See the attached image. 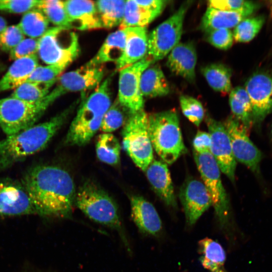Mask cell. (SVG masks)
<instances>
[{
	"label": "cell",
	"instance_id": "1",
	"mask_svg": "<svg viewBox=\"0 0 272 272\" xmlns=\"http://www.w3.org/2000/svg\"><path fill=\"white\" fill-rule=\"evenodd\" d=\"M22 184L32 200L36 214L72 218L77 191L74 180L66 170L56 166H37L25 174Z\"/></svg>",
	"mask_w": 272,
	"mask_h": 272
},
{
	"label": "cell",
	"instance_id": "2",
	"mask_svg": "<svg viewBox=\"0 0 272 272\" xmlns=\"http://www.w3.org/2000/svg\"><path fill=\"white\" fill-rule=\"evenodd\" d=\"M75 108L73 104L49 120L34 125L0 142V169H5L44 149Z\"/></svg>",
	"mask_w": 272,
	"mask_h": 272
},
{
	"label": "cell",
	"instance_id": "3",
	"mask_svg": "<svg viewBox=\"0 0 272 272\" xmlns=\"http://www.w3.org/2000/svg\"><path fill=\"white\" fill-rule=\"evenodd\" d=\"M107 78L84 101L70 126L64 144L83 146L100 129L106 112L111 105L110 85Z\"/></svg>",
	"mask_w": 272,
	"mask_h": 272
},
{
	"label": "cell",
	"instance_id": "4",
	"mask_svg": "<svg viewBox=\"0 0 272 272\" xmlns=\"http://www.w3.org/2000/svg\"><path fill=\"white\" fill-rule=\"evenodd\" d=\"M148 128L153 149L167 164L186 151L177 112L168 110L148 115Z\"/></svg>",
	"mask_w": 272,
	"mask_h": 272
},
{
	"label": "cell",
	"instance_id": "5",
	"mask_svg": "<svg viewBox=\"0 0 272 272\" xmlns=\"http://www.w3.org/2000/svg\"><path fill=\"white\" fill-rule=\"evenodd\" d=\"M75 206L91 220L116 230L129 250L117 206L105 190L92 181L85 182L77 191Z\"/></svg>",
	"mask_w": 272,
	"mask_h": 272
},
{
	"label": "cell",
	"instance_id": "6",
	"mask_svg": "<svg viewBox=\"0 0 272 272\" xmlns=\"http://www.w3.org/2000/svg\"><path fill=\"white\" fill-rule=\"evenodd\" d=\"M193 157L202 182L210 195L219 225L222 229L233 235L235 226L232 221L229 198L222 184L217 163L210 152L200 154L193 151Z\"/></svg>",
	"mask_w": 272,
	"mask_h": 272
},
{
	"label": "cell",
	"instance_id": "7",
	"mask_svg": "<svg viewBox=\"0 0 272 272\" xmlns=\"http://www.w3.org/2000/svg\"><path fill=\"white\" fill-rule=\"evenodd\" d=\"M80 46L77 34L71 29L54 27L39 38L38 54L47 65L66 68L79 56Z\"/></svg>",
	"mask_w": 272,
	"mask_h": 272
},
{
	"label": "cell",
	"instance_id": "8",
	"mask_svg": "<svg viewBox=\"0 0 272 272\" xmlns=\"http://www.w3.org/2000/svg\"><path fill=\"white\" fill-rule=\"evenodd\" d=\"M148 117V114L144 109L131 114L122 131L123 149L134 164L143 171L154 160Z\"/></svg>",
	"mask_w": 272,
	"mask_h": 272
},
{
	"label": "cell",
	"instance_id": "9",
	"mask_svg": "<svg viewBox=\"0 0 272 272\" xmlns=\"http://www.w3.org/2000/svg\"><path fill=\"white\" fill-rule=\"evenodd\" d=\"M50 105L45 97L28 102L10 97L0 99V126L10 136L34 125Z\"/></svg>",
	"mask_w": 272,
	"mask_h": 272
},
{
	"label": "cell",
	"instance_id": "10",
	"mask_svg": "<svg viewBox=\"0 0 272 272\" xmlns=\"http://www.w3.org/2000/svg\"><path fill=\"white\" fill-rule=\"evenodd\" d=\"M189 6V3L182 4L175 13L148 35L147 55L154 62L163 59L179 43Z\"/></svg>",
	"mask_w": 272,
	"mask_h": 272
},
{
	"label": "cell",
	"instance_id": "11",
	"mask_svg": "<svg viewBox=\"0 0 272 272\" xmlns=\"http://www.w3.org/2000/svg\"><path fill=\"white\" fill-rule=\"evenodd\" d=\"M105 71L102 65L85 64L78 69L61 75L57 79L55 87L49 91L45 98L52 104L66 93L96 89L102 83Z\"/></svg>",
	"mask_w": 272,
	"mask_h": 272
},
{
	"label": "cell",
	"instance_id": "12",
	"mask_svg": "<svg viewBox=\"0 0 272 272\" xmlns=\"http://www.w3.org/2000/svg\"><path fill=\"white\" fill-rule=\"evenodd\" d=\"M154 62L147 55L119 70L117 99L131 114L144 109V97L140 90L141 77L144 71Z\"/></svg>",
	"mask_w": 272,
	"mask_h": 272
},
{
	"label": "cell",
	"instance_id": "13",
	"mask_svg": "<svg viewBox=\"0 0 272 272\" xmlns=\"http://www.w3.org/2000/svg\"><path fill=\"white\" fill-rule=\"evenodd\" d=\"M223 123L229 135L236 161L258 174L262 154L250 140L248 130L233 115L228 117Z\"/></svg>",
	"mask_w": 272,
	"mask_h": 272
},
{
	"label": "cell",
	"instance_id": "14",
	"mask_svg": "<svg viewBox=\"0 0 272 272\" xmlns=\"http://www.w3.org/2000/svg\"><path fill=\"white\" fill-rule=\"evenodd\" d=\"M206 122L211 139L210 153L217 163L221 171L231 181L234 182L236 161L224 123L211 117L207 118Z\"/></svg>",
	"mask_w": 272,
	"mask_h": 272
},
{
	"label": "cell",
	"instance_id": "15",
	"mask_svg": "<svg viewBox=\"0 0 272 272\" xmlns=\"http://www.w3.org/2000/svg\"><path fill=\"white\" fill-rule=\"evenodd\" d=\"M179 198L183 208L187 224L192 226L212 206L210 195L203 183L190 178L181 186Z\"/></svg>",
	"mask_w": 272,
	"mask_h": 272
},
{
	"label": "cell",
	"instance_id": "16",
	"mask_svg": "<svg viewBox=\"0 0 272 272\" xmlns=\"http://www.w3.org/2000/svg\"><path fill=\"white\" fill-rule=\"evenodd\" d=\"M244 88L252 106L253 124H259L272 112V77L254 74L247 80Z\"/></svg>",
	"mask_w": 272,
	"mask_h": 272
},
{
	"label": "cell",
	"instance_id": "17",
	"mask_svg": "<svg viewBox=\"0 0 272 272\" xmlns=\"http://www.w3.org/2000/svg\"><path fill=\"white\" fill-rule=\"evenodd\" d=\"M36 214L32 200L23 184L0 181V215Z\"/></svg>",
	"mask_w": 272,
	"mask_h": 272
},
{
	"label": "cell",
	"instance_id": "18",
	"mask_svg": "<svg viewBox=\"0 0 272 272\" xmlns=\"http://www.w3.org/2000/svg\"><path fill=\"white\" fill-rule=\"evenodd\" d=\"M130 204L132 219L141 232L158 235L162 229V223L154 206L139 195L130 196Z\"/></svg>",
	"mask_w": 272,
	"mask_h": 272
},
{
	"label": "cell",
	"instance_id": "19",
	"mask_svg": "<svg viewBox=\"0 0 272 272\" xmlns=\"http://www.w3.org/2000/svg\"><path fill=\"white\" fill-rule=\"evenodd\" d=\"M145 172L157 196L167 206L176 209L177 202L168 165L153 160Z\"/></svg>",
	"mask_w": 272,
	"mask_h": 272
},
{
	"label": "cell",
	"instance_id": "20",
	"mask_svg": "<svg viewBox=\"0 0 272 272\" xmlns=\"http://www.w3.org/2000/svg\"><path fill=\"white\" fill-rule=\"evenodd\" d=\"M64 4L71 29L86 31L102 28L95 2L69 0Z\"/></svg>",
	"mask_w": 272,
	"mask_h": 272
},
{
	"label": "cell",
	"instance_id": "21",
	"mask_svg": "<svg viewBox=\"0 0 272 272\" xmlns=\"http://www.w3.org/2000/svg\"><path fill=\"white\" fill-rule=\"evenodd\" d=\"M197 55L191 42H179L168 54L166 65L176 75L193 82L195 78Z\"/></svg>",
	"mask_w": 272,
	"mask_h": 272
},
{
	"label": "cell",
	"instance_id": "22",
	"mask_svg": "<svg viewBox=\"0 0 272 272\" xmlns=\"http://www.w3.org/2000/svg\"><path fill=\"white\" fill-rule=\"evenodd\" d=\"M126 41L124 52L115 64L118 70L134 64L147 55L148 34L146 27H129L124 29Z\"/></svg>",
	"mask_w": 272,
	"mask_h": 272
},
{
	"label": "cell",
	"instance_id": "23",
	"mask_svg": "<svg viewBox=\"0 0 272 272\" xmlns=\"http://www.w3.org/2000/svg\"><path fill=\"white\" fill-rule=\"evenodd\" d=\"M256 8L227 11L208 7L202 18L200 28L205 33L215 29L235 28L241 21L252 15Z\"/></svg>",
	"mask_w": 272,
	"mask_h": 272
},
{
	"label": "cell",
	"instance_id": "24",
	"mask_svg": "<svg viewBox=\"0 0 272 272\" xmlns=\"http://www.w3.org/2000/svg\"><path fill=\"white\" fill-rule=\"evenodd\" d=\"M39 65L36 54L15 60L0 79V93L15 89L29 78L32 72Z\"/></svg>",
	"mask_w": 272,
	"mask_h": 272
},
{
	"label": "cell",
	"instance_id": "25",
	"mask_svg": "<svg viewBox=\"0 0 272 272\" xmlns=\"http://www.w3.org/2000/svg\"><path fill=\"white\" fill-rule=\"evenodd\" d=\"M126 41L124 29L111 33L106 38L96 54L85 64L100 66L107 62L116 64L123 55Z\"/></svg>",
	"mask_w": 272,
	"mask_h": 272
},
{
	"label": "cell",
	"instance_id": "26",
	"mask_svg": "<svg viewBox=\"0 0 272 272\" xmlns=\"http://www.w3.org/2000/svg\"><path fill=\"white\" fill-rule=\"evenodd\" d=\"M202 266L210 272H227L225 268L226 254L222 246L212 239L206 237L198 242Z\"/></svg>",
	"mask_w": 272,
	"mask_h": 272
},
{
	"label": "cell",
	"instance_id": "27",
	"mask_svg": "<svg viewBox=\"0 0 272 272\" xmlns=\"http://www.w3.org/2000/svg\"><path fill=\"white\" fill-rule=\"evenodd\" d=\"M140 90L146 97H162L169 94L168 82L159 65H150L144 71L141 77Z\"/></svg>",
	"mask_w": 272,
	"mask_h": 272
},
{
	"label": "cell",
	"instance_id": "28",
	"mask_svg": "<svg viewBox=\"0 0 272 272\" xmlns=\"http://www.w3.org/2000/svg\"><path fill=\"white\" fill-rule=\"evenodd\" d=\"M229 104L233 116L248 130L253 124L252 109L244 88L236 87L230 92Z\"/></svg>",
	"mask_w": 272,
	"mask_h": 272
},
{
	"label": "cell",
	"instance_id": "29",
	"mask_svg": "<svg viewBox=\"0 0 272 272\" xmlns=\"http://www.w3.org/2000/svg\"><path fill=\"white\" fill-rule=\"evenodd\" d=\"M125 1L100 0L95 2L102 28L110 29L119 26L123 18Z\"/></svg>",
	"mask_w": 272,
	"mask_h": 272
},
{
	"label": "cell",
	"instance_id": "30",
	"mask_svg": "<svg viewBox=\"0 0 272 272\" xmlns=\"http://www.w3.org/2000/svg\"><path fill=\"white\" fill-rule=\"evenodd\" d=\"M160 14L147 10L137 3L135 0L125 1L123 20L120 29L129 27H146Z\"/></svg>",
	"mask_w": 272,
	"mask_h": 272
},
{
	"label": "cell",
	"instance_id": "31",
	"mask_svg": "<svg viewBox=\"0 0 272 272\" xmlns=\"http://www.w3.org/2000/svg\"><path fill=\"white\" fill-rule=\"evenodd\" d=\"M201 73L214 90L224 93L232 90V73L227 65L219 63L210 64L202 67Z\"/></svg>",
	"mask_w": 272,
	"mask_h": 272
},
{
	"label": "cell",
	"instance_id": "32",
	"mask_svg": "<svg viewBox=\"0 0 272 272\" xmlns=\"http://www.w3.org/2000/svg\"><path fill=\"white\" fill-rule=\"evenodd\" d=\"M120 150V143L112 133H103L97 137L96 152L100 161L112 166L118 164Z\"/></svg>",
	"mask_w": 272,
	"mask_h": 272
},
{
	"label": "cell",
	"instance_id": "33",
	"mask_svg": "<svg viewBox=\"0 0 272 272\" xmlns=\"http://www.w3.org/2000/svg\"><path fill=\"white\" fill-rule=\"evenodd\" d=\"M49 21L43 13L35 8L24 14L18 26L24 35L39 39L49 29Z\"/></svg>",
	"mask_w": 272,
	"mask_h": 272
},
{
	"label": "cell",
	"instance_id": "34",
	"mask_svg": "<svg viewBox=\"0 0 272 272\" xmlns=\"http://www.w3.org/2000/svg\"><path fill=\"white\" fill-rule=\"evenodd\" d=\"M37 9L41 11L47 18L49 22L52 23L55 27L71 29L64 1H40Z\"/></svg>",
	"mask_w": 272,
	"mask_h": 272
},
{
	"label": "cell",
	"instance_id": "35",
	"mask_svg": "<svg viewBox=\"0 0 272 272\" xmlns=\"http://www.w3.org/2000/svg\"><path fill=\"white\" fill-rule=\"evenodd\" d=\"M56 82L36 83L26 81L14 90L11 97L26 102H36L45 97Z\"/></svg>",
	"mask_w": 272,
	"mask_h": 272
},
{
	"label": "cell",
	"instance_id": "36",
	"mask_svg": "<svg viewBox=\"0 0 272 272\" xmlns=\"http://www.w3.org/2000/svg\"><path fill=\"white\" fill-rule=\"evenodd\" d=\"M127 114L131 113L116 99L104 115L100 129L104 133L114 131L125 124L128 118Z\"/></svg>",
	"mask_w": 272,
	"mask_h": 272
},
{
	"label": "cell",
	"instance_id": "37",
	"mask_svg": "<svg viewBox=\"0 0 272 272\" xmlns=\"http://www.w3.org/2000/svg\"><path fill=\"white\" fill-rule=\"evenodd\" d=\"M265 18L262 16L247 17L241 21L234 28V39L238 42L251 41L259 33L263 25Z\"/></svg>",
	"mask_w": 272,
	"mask_h": 272
},
{
	"label": "cell",
	"instance_id": "38",
	"mask_svg": "<svg viewBox=\"0 0 272 272\" xmlns=\"http://www.w3.org/2000/svg\"><path fill=\"white\" fill-rule=\"evenodd\" d=\"M179 103L184 115L195 126H199L205 116L201 103L196 99L186 95L180 96Z\"/></svg>",
	"mask_w": 272,
	"mask_h": 272
},
{
	"label": "cell",
	"instance_id": "39",
	"mask_svg": "<svg viewBox=\"0 0 272 272\" xmlns=\"http://www.w3.org/2000/svg\"><path fill=\"white\" fill-rule=\"evenodd\" d=\"M65 67L57 65H38L31 74L28 82L36 83H48L56 82Z\"/></svg>",
	"mask_w": 272,
	"mask_h": 272
},
{
	"label": "cell",
	"instance_id": "40",
	"mask_svg": "<svg viewBox=\"0 0 272 272\" xmlns=\"http://www.w3.org/2000/svg\"><path fill=\"white\" fill-rule=\"evenodd\" d=\"M24 38L25 35L18 25L7 26L0 35V48L10 52Z\"/></svg>",
	"mask_w": 272,
	"mask_h": 272
},
{
	"label": "cell",
	"instance_id": "41",
	"mask_svg": "<svg viewBox=\"0 0 272 272\" xmlns=\"http://www.w3.org/2000/svg\"><path fill=\"white\" fill-rule=\"evenodd\" d=\"M207 40L217 48L227 50L232 45L234 38L230 29H218L206 32Z\"/></svg>",
	"mask_w": 272,
	"mask_h": 272
},
{
	"label": "cell",
	"instance_id": "42",
	"mask_svg": "<svg viewBox=\"0 0 272 272\" xmlns=\"http://www.w3.org/2000/svg\"><path fill=\"white\" fill-rule=\"evenodd\" d=\"M39 2L37 0H0V11L24 14L37 8Z\"/></svg>",
	"mask_w": 272,
	"mask_h": 272
},
{
	"label": "cell",
	"instance_id": "43",
	"mask_svg": "<svg viewBox=\"0 0 272 272\" xmlns=\"http://www.w3.org/2000/svg\"><path fill=\"white\" fill-rule=\"evenodd\" d=\"M39 39L24 38L9 52L10 59L20 58L36 54L38 50Z\"/></svg>",
	"mask_w": 272,
	"mask_h": 272
},
{
	"label": "cell",
	"instance_id": "44",
	"mask_svg": "<svg viewBox=\"0 0 272 272\" xmlns=\"http://www.w3.org/2000/svg\"><path fill=\"white\" fill-rule=\"evenodd\" d=\"M208 7L227 11H236L257 7L253 2L244 0H210L208 1Z\"/></svg>",
	"mask_w": 272,
	"mask_h": 272
},
{
	"label": "cell",
	"instance_id": "45",
	"mask_svg": "<svg viewBox=\"0 0 272 272\" xmlns=\"http://www.w3.org/2000/svg\"><path fill=\"white\" fill-rule=\"evenodd\" d=\"M192 145L193 151L197 153L210 152L211 139L209 133L198 130L193 138Z\"/></svg>",
	"mask_w": 272,
	"mask_h": 272
},
{
	"label": "cell",
	"instance_id": "46",
	"mask_svg": "<svg viewBox=\"0 0 272 272\" xmlns=\"http://www.w3.org/2000/svg\"><path fill=\"white\" fill-rule=\"evenodd\" d=\"M137 4L147 9V10L161 14L165 6V1L152 0V1H139L135 0Z\"/></svg>",
	"mask_w": 272,
	"mask_h": 272
},
{
	"label": "cell",
	"instance_id": "47",
	"mask_svg": "<svg viewBox=\"0 0 272 272\" xmlns=\"http://www.w3.org/2000/svg\"><path fill=\"white\" fill-rule=\"evenodd\" d=\"M7 26V23L6 20L0 16V35Z\"/></svg>",
	"mask_w": 272,
	"mask_h": 272
},
{
	"label": "cell",
	"instance_id": "48",
	"mask_svg": "<svg viewBox=\"0 0 272 272\" xmlns=\"http://www.w3.org/2000/svg\"><path fill=\"white\" fill-rule=\"evenodd\" d=\"M4 68V66L3 64H0V72H2Z\"/></svg>",
	"mask_w": 272,
	"mask_h": 272
},
{
	"label": "cell",
	"instance_id": "49",
	"mask_svg": "<svg viewBox=\"0 0 272 272\" xmlns=\"http://www.w3.org/2000/svg\"><path fill=\"white\" fill-rule=\"evenodd\" d=\"M271 138H272V129H271Z\"/></svg>",
	"mask_w": 272,
	"mask_h": 272
}]
</instances>
